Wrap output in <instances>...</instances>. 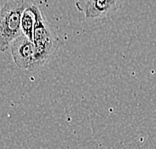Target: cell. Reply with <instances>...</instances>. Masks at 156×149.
I'll use <instances>...</instances> for the list:
<instances>
[{
	"mask_svg": "<svg viewBox=\"0 0 156 149\" xmlns=\"http://www.w3.org/2000/svg\"><path fill=\"white\" fill-rule=\"evenodd\" d=\"M31 2L9 0L3 4L0 12V49L6 51L22 34L21 19Z\"/></svg>",
	"mask_w": 156,
	"mask_h": 149,
	"instance_id": "obj_1",
	"label": "cell"
},
{
	"mask_svg": "<svg viewBox=\"0 0 156 149\" xmlns=\"http://www.w3.org/2000/svg\"><path fill=\"white\" fill-rule=\"evenodd\" d=\"M35 16L33 43L36 48V62L38 68L45 65L58 50V38L45 21L40 8L31 3L29 6Z\"/></svg>",
	"mask_w": 156,
	"mask_h": 149,
	"instance_id": "obj_2",
	"label": "cell"
},
{
	"mask_svg": "<svg viewBox=\"0 0 156 149\" xmlns=\"http://www.w3.org/2000/svg\"><path fill=\"white\" fill-rule=\"evenodd\" d=\"M12 58L21 69L33 71L38 69L36 62V48L29 38L21 35L10 46Z\"/></svg>",
	"mask_w": 156,
	"mask_h": 149,
	"instance_id": "obj_3",
	"label": "cell"
},
{
	"mask_svg": "<svg viewBox=\"0 0 156 149\" xmlns=\"http://www.w3.org/2000/svg\"><path fill=\"white\" fill-rule=\"evenodd\" d=\"M121 4V2L116 0H88L75 2L77 9L83 12L87 19L105 18L116 12Z\"/></svg>",
	"mask_w": 156,
	"mask_h": 149,
	"instance_id": "obj_4",
	"label": "cell"
},
{
	"mask_svg": "<svg viewBox=\"0 0 156 149\" xmlns=\"http://www.w3.org/2000/svg\"><path fill=\"white\" fill-rule=\"evenodd\" d=\"M34 26H35V16L33 12L31 11V9L28 7L22 15V19H21V29H22V34L24 36H26L27 38H29L31 41H33Z\"/></svg>",
	"mask_w": 156,
	"mask_h": 149,
	"instance_id": "obj_5",
	"label": "cell"
}]
</instances>
